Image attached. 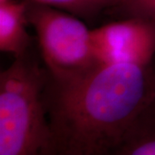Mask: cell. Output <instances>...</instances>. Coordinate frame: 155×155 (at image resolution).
Returning a JSON list of instances; mask_svg holds the SVG:
<instances>
[{
  "instance_id": "obj_1",
  "label": "cell",
  "mask_w": 155,
  "mask_h": 155,
  "mask_svg": "<svg viewBox=\"0 0 155 155\" xmlns=\"http://www.w3.org/2000/svg\"><path fill=\"white\" fill-rule=\"evenodd\" d=\"M44 96L52 155H115L134 118L155 98V68L97 63L70 77L48 73Z\"/></svg>"
},
{
  "instance_id": "obj_2",
  "label": "cell",
  "mask_w": 155,
  "mask_h": 155,
  "mask_svg": "<svg viewBox=\"0 0 155 155\" xmlns=\"http://www.w3.org/2000/svg\"><path fill=\"white\" fill-rule=\"evenodd\" d=\"M48 72L28 52L0 73V155H52Z\"/></svg>"
},
{
  "instance_id": "obj_3",
  "label": "cell",
  "mask_w": 155,
  "mask_h": 155,
  "mask_svg": "<svg viewBox=\"0 0 155 155\" xmlns=\"http://www.w3.org/2000/svg\"><path fill=\"white\" fill-rule=\"evenodd\" d=\"M27 18L50 76L70 77L99 63L92 48L91 29L79 17L28 0Z\"/></svg>"
},
{
  "instance_id": "obj_4",
  "label": "cell",
  "mask_w": 155,
  "mask_h": 155,
  "mask_svg": "<svg viewBox=\"0 0 155 155\" xmlns=\"http://www.w3.org/2000/svg\"><path fill=\"white\" fill-rule=\"evenodd\" d=\"M99 63L149 65L155 56V21L127 17L91 30Z\"/></svg>"
},
{
  "instance_id": "obj_5",
  "label": "cell",
  "mask_w": 155,
  "mask_h": 155,
  "mask_svg": "<svg viewBox=\"0 0 155 155\" xmlns=\"http://www.w3.org/2000/svg\"><path fill=\"white\" fill-rule=\"evenodd\" d=\"M28 0L0 5V50L16 58L27 54L32 38L27 31Z\"/></svg>"
},
{
  "instance_id": "obj_6",
  "label": "cell",
  "mask_w": 155,
  "mask_h": 155,
  "mask_svg": "<svg viewBox=\"0 0 155 155\" xmlns=\"http://www.w3.org/2000/svg\"><path fill=\"white\" fill-rule=\"evenodd\" d=\"M115 155H155V98L134 118Z\"/></svg>"
},
{
  "instance_id": "obj_7",
  "label": "cell",
  "mask_w": 155,
  "mask_h": 155,
  "mask_svg": "<svg viewBox=\"0 0 155 155\" xmlns=\"http://www.w3.org/2000/svg\"><path fill=\"white\" fill-rule=\"evenodd\" d=\"M31 2L55 8L73 16L91 19L102 12L114 9L119 0H29Z\"/></svg>"
},
{
  "instance_id": "obj_8",
  "label": "cell",
  "mask_w": 155,
  "mask_h": 155,
  "mask_svg": "<svg viewBox=\"0 0 155 155\" xmlns=\"http://www.w3.org/2000/svg\"><path fill=\"white\" fill-rule=\"evenodd\" d=\"M111 11L122 18L139 17L155 21V0H119Z\"/></svg>"
},
{
  "instance_id": "obj_9",
  "label": "cell",
  "mask_w": 155,
  "mask_h": 155,
  "mask_svg": "<svg viewBox=\"0 0 155 155\" xmlns=\"http://www.w3.org/2000/svg\"><path fill=\"white\" fill-rule=\"evenodd\" d=\"M12 1H15V0H0V5H5V4H8V3H11Z\"/></svg>"
}]
</instances>
